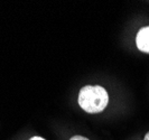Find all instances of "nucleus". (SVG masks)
<instances>
[{
	"label": "nucleus",
	"mask_w": 149,
	"mask_h": 140,
	"mask_svg": "<svg viewBox=\"0 0 149 140\" xmlns=\"http://www.w3.org/2000/svg\"><path fill=\"white\" fill-rule=\"evenodd\" d=\"M109 95L104 88L100 85H86L79 93V104L89 113H99L105 109Z\"/></svg>",
	"instance_id": "obj_1"
},
{
	"label": "nucleus",
	"mask_w": 149,
	"mask_h": 140,
	"mask_svg": "<svg viewBox=\"0 0 149 140\" xmlns=\"http://www.w3.org/2000/svg\"><path fill=\"white\" fill-rule=\"evenodd\" d=\"M136 44L141 52L149 54V26L143 27L138 31L136 37Z\"/></svg>",
	"instance_id": "obj_2"
},
{
	"label": "nucleus",
	"mask_w": 149,
	"mask_h": 140,
	"mask_svg": "<svg viewBox=\"0 0 149 140\" xmlns=\"http://www.w3.org/2000/svg\"><path fill=\"white\" fill-rule=\"evenodd\" d=\"M70 140H89V139L85 138V137H82V136H74V137H72Z\"/></svg>",
	"instance_id": "obj_3"
},
{
	"label": "nucleus",
	"mask_w": 149,
	"mask_h": 140,
	"mask_svg": "<svg viewBox=\"0 0 149 140\" xmlns=\"http://www.w3.org/2000/svg\"><path fill=\"white\" fill-rule=\"evenodd\" d=\"M29 140H45L44 138H40V137H33V138H30Z\"/></svg>",
	"instance_id": "obj_4"
},
{
	"label": "nucleus",
	"mask_w": 149,
	"mask_h": 140,
	"mask_svg": "<svg viewBox=\"0 0 149 140\" xmlns=\"http://www.w3.org/2000/svg\"><path fill=\"white\" fill-rule=\"evenodd\" d=\"M143 140H149V132H147V134L145 136V138H143Z\"/></svg>",
	"instance_id": "obj_5"
}]
</instances>
